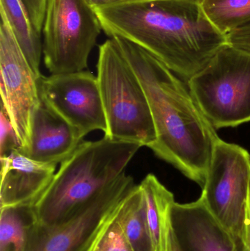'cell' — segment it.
I'll return each mask as SVG.
<instances>
[{
    "label": "cell",
    "mask_w": 250,
    "mask_h": 251,
    "mask_svg": "<svg viewBox=\"0 0 250 251\" xmlns=\"http://www.w3.org/2000/svg\"><path fill=\"white\" fill-rule=\"evenodd\" d=\"M20 149L19 139L7 112L1 105L0 111V157Z\"/></svg>",
    "instance_id": "ffe728a7"
},
{
    "label": "cell",
    "mask_w": 250,
    "mask_h": 251,
    "mask_svg": "<svg viewBox=\"0 0 250 251\" xmlns=\"http://www.w3.org/2000/svg\"><path fill=\"white\" fill-rule=\"evenodd\" d=\"M186 83L216 130L250 122L249 53L228 44Z\"/></svg>",
    "instance_id": "5b68a950"
},
{
    "label": "cell",
    "mask_w": 250,
    "mask_h": 251,
    "mask_svg": "<svg viewBox=\"0 0 250 251\" xmlns=\"http://www.w3.org/2000/svg\"><path fill=\"white\" fill-rule=\"evenodd\" d=\"M229 44L250 54V24L227 35Z\"/></svg>",
    "instance_id": "7402d4cb"
},
{
    "label": "cell",
    "mask_w": 250,
    "mask_h": 251,
    "mask_svg": "<svg viewBox=\"0 0 250 251\" xmlns=\"http://www.w3.org/2000/svg\"><path fill=\"white\" fill-rule=\"evenodd\" d=\"M117 216L128 241L134 251H157L147 221L143 193L135 186L123 199Z\"/></svg>",
    "instance_id": "2e32d148"
},
{
    "label": "cell",
    "mask_w": 250,
    "mask_h": 251,
    "mask_svg": "<svg viewBox=\"0 0 250 251\" xmlns=\"http://www.w3.org/2000/svg\"><path fill=\"white\" fill-rule=\"evenodd\" d=\"M141 147L105 136L82 142L62 162L48 188L31 208L32 222L51 226L70 218L124 174Z\"/></svg>",
    "instance_id": "3957f363"
},
{
    "label": "cell",
    "mask_w": 250,
    "mask_h": 251,
    "mask_svg": "<svg viewBox=\"0 0 250 251\" xmlns=\"http://www.w3.org/2000/svg\"><path fill=\"white\" fill-rule=\"evenodd\" d=\"M169 218V217H168ZM163 251H182L176 242V238L173 235V231L170 228V224L167 223V231H166L165 243H164Z\"/></svg>",
    "instance_id": "603a6c76"
},
{
    "label": "cell",
    "mask_w": 250,
    "mask_h": 251,
    "mask_svg": "<svg viewBox=\"0 0 250 251\" xmlns=\"http://www.w3.org/2000/svg\"><path fill=\"white\" fill-rule=\"evenodd\" d=\"M92 9L109 7L120 3L126 2L131 0H85Z\"/></svg>",
    "instance_id": "cb8c5ba5"
},
{
    "label": "cell",
    "mask_w": 250,
    "mask_h": 251,
    "mask_svg": "<svg viewBox=\"0 0 250 251\" xmlns=\"http://www.w3.org/2000/svg\"><path fill=\"white\" fill-rule=\"evenodd\" d=\"M32 207H1L0 251H25Z\"/></svg>",
    "instance_id": "ac0fdd59"
},
{
    "label": "cell",
    "mask_w": 250,
    "mask_h": 251,
    "mask_svg": "<svg viewBox=\"0 0 250 251\" xmlns=\"http://www.w3.org/2000/svg\"><path fill=\"white\" fill-rule=\"evenodd\" d=\"M24 4L32 25L38 33L41 34L44 27L46 10L47 0H22Z\"/></svg>",
    "instance_id": "44dd1931"
},
{
    "label": "cell",
    "mask_w": 250,
    "mask_h": 251,
    "mask_svg": "<svg viewBox=\"0 0 250 251\" xmlns=\"http://www.w3.org/2000/svg\"><path fill=\"white\" fill-rule=\"evenodd\" d=\"M41 100L82 137L107 130L97 76L89 71L51 75L38 79Z\"/></svg>",
    "instance_id": "30bf717a"
},
{
    "label": "cell",
    "mask_w": 250,
    "mask_h": 251,
    "mask_svg": "<svg viewBox=\"0 0 250 251\" xmlns=\"http://www.w3.org/2000/svg\"><path fill=\"white\" fill-rule=\"evenodd\" d=\"M117 209L88 251H134L122 228Z\"/></svg>",
    "instance_id": "d6986e66"
},
{
    "label": "cell",
    "mask_w": 250,
    "mask_h": 251,
    "mask_svg": "<svg viewBox=\"0 0 250 251\" xmlns=\"http://www.w3.org/2000/svg\"><path fill=\"white\" fill-rule=\"evenodd\" d=\"M201 198L210 212L244 243L250 190V154L219 139L214 145Z\"/></svg>",
    "instance_id": "52a82bcc"
},
{
    "label": "cell",
    "mask_w": 250,
    "mask_h": 251,
    "mask_svg": "<svg viewBox=\"0 0 250 251\" xmlns=\"http://www.w3.org/2000/svg\"><path fill=\"white\" fill-rule=\"evenodd\" d=\"M0 11L5 15L13 35L38 79L43 54L41 35L32 25L22 0H0Z\"/></svg>",
    "instance_id": "5bb4252c"
},
{
    "label": "cell",
    "mask_w": 250,
    "mask_h": 251,
    "mask_svg": "<svg viewBox=\"0 0 250 251\" xmlns=\"http://www.w3.org/2000/svg\"><path fill=\"white\" fill-rule=\"evenodd\" d=\"M135 186L134 178L124 173L61 224L43 226L30 220L25 251H89Z\"/></svg>",
    "instance_id": "ba28073f"
},
{
    "label": "cell",
    "mask_w": 250,
    "mask_h": 251,
    "mask_svg": "<svg viewBox=\"0 0 250 251\" xmlns=\"http://www.w3.org/2000/svg\"><path fill=\"white\" fill-rule=\"evenodd\" d=\"M1 207H32L51 184L57 165L30 159L15 150L1 158Z\"/></svg>",
    "instance_id": "7c38bea8"
},
{
    "label": "cell",
    "mask_w": 250,
    "mask_h": 251,
    "mask_svg": "<svg viewBox=\"0 0 250 251\" xmlns=\"http://www.w3.org/2000/svg\"><path fill=\"white\" fill-rule=\"evenodd\" d=\"M0 88L1 106L14 127L20 149L30 140L34 113L41 103L37 77L18 44L5 15L0 11Z\"/></svg>",
    "instance_id": "9c48e42d"
},
{
    "label": "cell",
    "mask_w": 250,
    "mask_h": 251,
    "mask_svg": "<svg viewBox=\"0 0 250 251\" xmlns=\"http://www.w3.org/2000/svg\"><path fill=\"white\" fill-rule=\"evenodd\" d=\"M83 139L41 99L34 113L29 145L19 151L34 160L57 165L75 151Z\"/></svg>",
    "instance_id": "4fadbf2b"
},
{
    "label": "cell",
    "mask_w": 250,
    "mask_h": 251,
    "mask_svg": "<svg viewBox=\"0 0 250 251\" xmlns=\"http://www.w3.org/2000/svg\"><path fill=\"white\" fill-rule=\"evenodd\" d=\"M96 76L107 121L104 136L150 149L157 134L148 98L113 38L99 47Z\"/></svg>",
    "instance_id": "277c9868"
},
{
    "label": "cell",
    "mask_w": 250,
    "mask_h": 251,
    "mask_svg": "<svg viewBox=\"0 0 250 251\" xmlns=\"http://www.w3.org/2000/svg\"><path fill=\"white\" fill-rule=\"evenodd\" d=\"M101 30L96 13L85 0H47L43 27L45 68L51 75L85 71Z\"/></svg>",
    "instance_id": "8992f818"
},
{
    "label": "cell",
    "mask_w": 250,
    "mask_h": 251,
    "mask_svg": "<svg viewBox=\"0 0 250 251\" xmlns=\"http://www.w3.org/2000/svg\"><path fill=\"white\" fill-rule=\"evenodd\" d=\"M208 20L224 35L250 24V0H200Z\"/></svg>",
    "instance_id": "e0dca14e"
},
{
    "label": "cell",
    "mask_w": 250,
    "mask_h": 251,
    "mask_svg": "<svg viewBox=\"0 0 250 251\" xmlns=\"http://www.w3.org/2000/svg\"><path fill=\"white\" fill-rule=\"evenodd\" d=\"M136 74L148 98L157 140L150 149L160 159L204 187L220 139L187 83L137 44L113 37Z\"/></svg>",
    "instance_id": "7a4b0ae2"
},
{
    "label": "cell",
    "mask_w": 250,
    "mask_h": 251,
    "mask_svg": "<svg viewBox=\"0 0 250 251\" xmlns=\"http://www.w3.org/2000/svg\"><path fill=\"white\" fill-rule=\"evenodd\" d=\"M245 250L250 251V190L248 200V210H247L246 222H245V237H244Z\"/></svg>",
    "instance_id": "d4e9b609"
},
{
    "label": "cell",
    "mask_w": 250,
    "mask_h": 251,
    "mask_svg": "<svg viewBox=\"0 0 250 251\" xmlns=\"http://www.w3.org/2000/svg\"><path fill=\"white\" fill-rule=\"evenodd\" d=\"M139 187L143 193L147 221L156 251H163L169 211L175 202L174 196L154 174H148Z\"/></svg>",
    "instance_id": "9a60e30c"
},
{
    "label": "cell",
    "mask_w": 250,
    "mask_h": 251,
    "mask_svg": "<svg viewBox=\"0 0 250 251\" xmlns=\"http://www.w3.org/2000/svg\"><path fill=\"white\" fill-rule=\"evenodd\" d=\"M168 221L182 251H246L245 243L232 235L201 197L192 203L175 201Z\"/></svg>",
    "instance_id": "8fae6325"
},
{
    "label": "cell",
    "mask_w": 250,
    "mask_h": 251,
    "mask_svg": "<svg viewBox=\"0 0 250 251\" xmlns=\"http://www.w3.org/2000/svg\"><path fill=\"white\" fill-rule=\"evenodd\" d=\"M94 11L108 36L137 44L186 82L229 44L200 0H131Z\"/></svg>",
    "instance_id": "6da1fadb"
}]
</instances>
